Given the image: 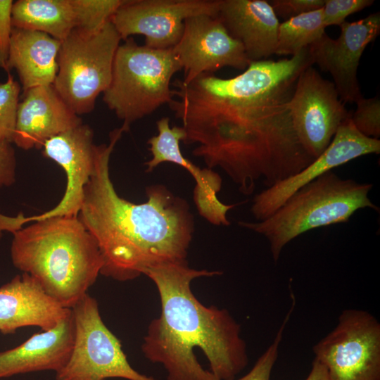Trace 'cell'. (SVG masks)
<instances>
[{
	"mask_svg": "<svg viewBox=\"0 0 380 380\" xmlns=\"http://www.w3.org/2000/svg\"><path fill=\"white\" fill-rule=\"evenodd\" d=\"M373 0H325L322 8L324 26H340L346 17L372 4Z\"/></svg>",
	"mask_w": 380,
	"mask_h": 380,
	"instance_id": "29",
	"label": "cell"
},
{
	"mask_svg": "<svg viewBox=\"0 0 380 380\" xmlns=\"http://www.w3.org/2000/svg\"><path fill=\"white\" fill-rule=\"evenodd\" d=\"M218 6L219 0H125L110 21L122 40L141 34L145 46L168 49L180 40L187 18L216 17Z\"/></svg>",
	"mask_w": 380,
	"mask_h": 380,
	"instance_id": "11",
	"label": "cell"
},
{
	"mask_svg": "<svg viewBox=\"0 0 380 380\" xmlns=\"http://www.w3.org/2000/svg\"><path fill=\"white\" fill-rule=\"evenodd\" d=\"M380 153V141L361 134L350 117L338 128L330 144L308 167L256 194L251 211L258 221L273 214L300 188L324 173L360 156Z\"/></svg>",
	"mask_w": 380,
	"mask_h": 380,
	"instance_id": "14",
	"label": "cell"
},
{
	"mask_svg": "<svg viewBox=\"0 0 380 380\" xmlns=\"http://www.w3.org/2000/svg\"><path fill=\"white\" fill-rule=\"evenodd\" d=\"M216 18L242 44L250 61L275 54L279 22L268 1L219 0Z\"/></svg>",
	"mask_w": 380,
	"mask_h": 380,
	"instance_id": "19",
	"label": "cell"
},
{
	"mask_svg": "<svg viewBox=\"0 0 380 380\" xmlns=\"http://www.w3.org/2000/svg\"><path fill=\"white\" fill-rule=\"evenodd\" d=\"M106 380H108V379H106Z\"/></svg>",
	"mask_w": 380,
	"mask_h": 380,
	"instance_id": "34",
	"label": "cell"
},
{
	"mask_svg": "<svg viewBox=\"0 0 380 380\" xmlns=\"http://www.w3.org/2000/svg\"><path fill=\"white\" fill-rule=\"evenodd\" d=\"M156 126L158 135L148 140L152 158L145 163L147 167L146 172H151L159 164L169 162L185 168L193 176L196 184L202 183L207 177V170L201 169L193 164L181 152L179 142L184 141L186 137L183 127L176 125L170 127L168 117L157 120Z\"/></svg>",
	"mask_w": 380,
	"mask_h": 380,
	"instance_id": "23",
	"label": "cell"
},
{
	"mask_svg": "<svg viewBox=\"0 0 380 380\" xmlns=\"http://www.w3.org/2000/svg\"><path fill=\"white\" fill-rule=\"evenodd\" d=\"M121 40L109 20L94 33L74 29L61 42L53 86L77 115L94 110L96 98L108 87Z\"/></svg>",
	"mask_w": 380,
	"mask_h": 380,
	"instance_id": "7",
	"label": "cell"
},
{
	"mask_svg": "<svg viewBox=\"0 0 380 380\" xmlns=\"http://www.w3.org/2000/svg\"><path fill=\"white\" fill-rule=\"evenodd\" d=\"M305 380H329L326 368L314 359L312 369Z\"/></svg>",
	"mask_w": 380,
	"mask_h": 380,
	"instance_id": "33",
	"label": "cell"
},
{
	"mask_svg": "<svg viewBox=\"0 0 380 380\" xmlns=\"http://www.w3.org/2000/svg\"><path fill=\"white\" fill-rule=\"evenodd\" d=\"M125 0H71L76 17V27L94 33L110 20Z\"/></svg>",
	"mask_w": 380,
	"mask_h": 380,
	"instance_id": "25",
	"label": "cell"
},
{
	"mask_svg": "<svg viewBox=\"0 0 380 380\" xmlns=\"http://www.w3.org/2000/svg\"><path fill=\"white\" fill-rule=\"evenodd\" d=\"M13 234V265L64 308H72L101 274L98 245L78 217L33 221Z\"/></svg>",
	"mask_w": 380,
	"mask_h": 380,
	"instance_id": "4",
	"label": "cell"
},
{
	"mask_svg": "<svg viewBox=\"0 0 380 380\" xmlns=\"http://www.w3.org/2000/svg\"><path fill=\"white\" fill-rule=\"evenodd\" d=\"M372 186L371 183L342 179L331 170L300 188L267 219L238 224L267 239L277 263L284 246L302 234L347 222L362 208L379 210L368 197Z\"/></svg>",
	"mask_w": 380,
	"mask_h": 380,
	"instance_id": "5",
	"label": "cell"
},
{
	"mask_svg": "<svg viewBox=\"0 0 380 380\" xmlns=\"http://www.w3.org/2000/svg\"><path fill=\"white\" fill-rule=\"evenodd\" d=\"M312 350L329 380H380V324L365 310H343Z\"/></svg>",
	"mask_w": 380,
	"mask_h": 380,
	"instance_id": "9",
	"label": "cell"
},
{
	"mask_svg": "<svg viewBox=\"0 0 380 380\" xmlns=\"http://www.w3.org/2000/svg\"><path fill=\"white\" fill-rule=\"evenodd\" d=\"M125 131L116 128L108 144L96 145L94 170L78 213L103 258L101 274L120 281L134 279L156 265L186 261L194 231L187 202L162 184L148 186L142 203L118 194L109 161Z\"/></svg>",
	"mask_w": 380,
	"mask_h": 380,
	"instance_id": "2",
	"label": "cell"
},
{
	"mask_svg": "<svg viewBox=\"0 0 380 380\" xmlns=\"http://www.w3.org/2000/svg\"><path fill=\"white\" fill-rule=\"evenodd\" d=\"M94 132L81 124L46 141L42 148L44 156L53 160L64 170L66 186L63 196L53 208L42 213L24 217H8V227L14 232L26 223L53 217H78L84 188L94 167L96 144Z\"/></svg>",
	"mask_w": 380,
	"mask_h": 380,
	"instance_id": "12",
	"label": "cell"
},
{
	"mask_svg": "<svg viewBox=\"0 0 380 380\" xmlns=\"http://www.w3.org/2000/svg\"><path fill=\"white\" fill-rule=\"evenodd\" d=\"M20 92V84L11 74L0 82V143L13 141Z\"/></svg>",
	"mask_w": 380,
	"mask_h": 380,
	"instance_id": "26",
	"label": "cell"
},
{
	"mask_svg": "<svg viewBox=\"0 0 380 380\" xmlns=\"http://www.w3.org/2000/svg\"><path fill=\"white\" fill-rule=\"evenodd\" d=\"M75 323L72 349L56 380H158L129 363L120 341L103 323L98 303L88 293L72 308Z\"/></svg>",
	"mask_w": 380,
	"mask_h": 380,
	"instance_id": "8",
	"label": "cell"
},
{
	"mask_svg": "<svg viewBox=\"0 0 380 380\" xmlns=\"http://www.w3.org/2000/svg\"><path fill=\"white\" fill-rule=\"evenodd\" d=\"M325 27L322 8L284 20L279 25L275 54L296 55L320 38Z\"/></svg>",
	"mask_w": 380,
	"mask_h": 380,
	"instance_id": "24",
	"label": "cell"
},
{
	"mask_svg": "<svg viewBox=\"0 0 380 380\" xmlns=\"http://www.w3.org/2000/svg\"><path fill=\"white\" fill-rule=\"evenodd\" d=\"M168 104L186 132V144L208 168L220 167L244 195L257 181L267 188L298 174L314 160L294 131L287 102L293 90L252 99L214 95L176 79Z\"/></svg>",
	"mask_w": 380,
	"mask_h": 380,
	"instance_id": "1",
	"label": "cell"
},
{
	"mask_svg": "<svg viewBox=\"0 0 380 380\" xmlns=\"http://www.w3.org/2000/svg\"><path fill=\"white\" fill-rule=\"evenodd\" d=\"M16 156L11 143H0V189L10 186L16 179Z\"/></svg>",
	"mask_w": 380,
	"mask_h": 380,
	"instance_id": "32",
	"label": "cell"
},
{
	"mask_svg": "<svg viewBox=\"0 0 380 380\" xmlns=\"http://www.w3.org/2000/svg\"><path fill=\"white\" fill-rule=\"evenodd\" d=\"M357 108L350 120L355 128L363 135L379 139L380 137V99L362 97L356 102Z\"/></svg>",
	"mask_w": 380,
	"mask_h": 380,
	"instance_id": "27",
	"label": "cell"
},
{
	"mask_svg": "<svg viewBox=\"0 0 380 380\" xmlns=\"http://www.w3.org/2000/svg\"><path fill=\"white\" fill-rule=\"evenodd\" d=\"M27 273L0 286V331L14 333L23 327L49 330L70 314Z\"/></svg>",
	"mask_w": 380,
	"mask_h": 380,
	"instance_id": "18",
	"label": "cell"
},
{
	"mask_svg": "<svg viewBox=\"0 0 380 380\" xmlns=\"http://www.w3.org/2000/svg\"><path fill=\"white\" fill-rule=\"evenodd\" d=\"M11 0H0V68L8 72L7 62L13 28Z\"/></svg>",
	"mask_w": 380,
	"mask_h": 380,
	"instance_id": "31",
	"label": "cell"
},
{
	"mask_svg": "<svg viewBox=\"0 0 380 380\" xmlns=\"http://www.w3.org/2000/svg\"><path fill=\"white\" fill-rule=\"evenodd\" d=\"M124 41L115 53L103 101L127 132L133 122L172 101L171 80L182 68L172 48L141 46L132 37Z\"/></svg>",
	"mask_w": 380,
	"mask_h": 380,
	"instance_id": "6",
	"label": "cell"
},
{
	"mask_svg": "<svg viewBox=\"0 0 380 380\" xmlns=\"http://www.w3.org/2000/svg\"><path fill=\"white\" fill-rule=\"evenodd\" d=\"M14 27L46 33L61 42L76 27L71 0H18L13 4Z\"/></svg>",
	"mask_w": 380,
	"mask_h": 380,
	"instance_id": "22",
	"label": "cell"
},
{
	"mask_svg": "<svg viewBox=\"0 0 380 380\" xmlns=\"http://www.w3.org/2000/svg\"><path fill=\"white\" fill-rule=\"evenodd\" d=\"M341 34L331 39L326 33L308 46L313 63L329 72L338 96L344 102H356L362 96L357 78L360 58L367 45L380 32V14L341 25Z\"/></svg>",
	"mask_w": 380,
	"mask_h": 380,
	"instance_id": "15",
	"label": "cell"
},
{
	"mask_svg": "<svg viewBox=\"0 0 380 380\" xmlns=\"http://www.w3.org/2000/svg\"><path fill=\"white\" fill-rule=\"evenodd\" d=\"M60 46L46 33L13 27L7 67L15 69L23 91L53 84Z\"/></svg>",
	"mask_w": 380,
	"mask_h": 380,
	"instance_id": "21",
	"label": "cell"
},
{
	"mask_svg": "<svg viewBox=\"0 0 380 380\" xmlns=\"http://www.w3.org/2000/svg\"><path fill=\"white\" fill-rule=\"evenodd\" d=\"M172 49L184 70L185 84L224 67L245 70L251 62L242 44L219 19L208 15L187 18L182 36Z\"/></svg>",
	"mask_w": 380,
	"mask_h": 380,
	"instance_id": "13",
	"label": "cell"
},
{
	"mask_svg": "<svg viewBox=\"0 0 380 380\" xmlns=\"http://www.w3.org/2000/svg\"><path fill=\"white\" fill-rule=\"evenodd\" d=\"M287 108L299 141L314 158L324 151L338 127L351 115L334 83L312 66L299 75Z\"/></svg>",
	"mask_w": 380,
	"mask_h": 380,
	"instance_id": "10",
	"label": "cell"
},
{
	"mask_svg": "<svg viewBox=\"0 0 380 380\" xmlns=\"http://www.w3.org/2000/svg\"><path fill=\"white\" fill-rule=\"evenodd\" d=\"M292 300L291 308L286 314L272 344L258 359L253 368L237 380H270L272 370L277 360L279 346L282 340L284 330L295 305V298H293Z\"/></svg>",
	"mask_w": 380,
	"mask_h": 380,
	"instance_id": "28",
	"label": "cell"
},
{
	"mask_svg": "<svg viewBox=\"0 0 380 380\" xmlns=\"http://www.w3.org/2000/svg\"><path fill=\"white\" fill-rule=\"evenodd\" d=\"M312 64L307 47L290 58L251 61L241 74L232 78L205 73L192 82L218 96L252 99L293 89L299 75Z\"/></svg>",
	"mask_w": 380,
	"mask_h": 380,
	"instance_id": "16",
	"label": "cell"
},
{
	"mask_svg": "<svg viewBox=\"0 0 380 380\" xmlns=\"http://www.w3.org/2000/svg\"><path fill=\"white\" fill-rule=\"evenodd\" d=\"M74 336L71 311L53 328L42 330L18 346L0 352V378L44 370L58 372L69 359Z\"/></svg>",
	"mask_w": 380,
	"mask_h": 380,
	"instance_id": "20",
	"label": "cell"
},
{
	"mask_svg": "<svg viewBox=\"0 0 380 380\" xmlns=\"http://www.w3.org/2000/svg\"><path fill=\"white\" fill-rule=\"evenodd\" d=\"M221 274L191 268L187 261L144 272L156 284L161 311L149 324L141 350L163 365L167 380H234L248 365L240 324L227 310L203 305L191 289L196 278Z\"/></svg>",
	"mask_w": 380,
	"mask_h": 380,
	"instance_id": "3",
	"label": "cell"
},
{
	"mask_svg": "<svg viewBox=\"0 0 380 380\" xmlns=\"http://www.w3.org/2000/svg\"><path fill=\"white\" fill-rule=\"evenodd\" d=\"M81 124L53 84L34 87L23 91L19 102L13 143L26 151L42 149L51 138Z\"/></svg>",
	"mask_w": 380,
	"mask_h": 380,
	"instance_id": "17",
	"label": "cell"
},
{
	"mask_svg": "<svg viewBox=\"0 0 380 380\" xmlns=\"http://www.w3.org/2000/svg\"><path fill=\"white\" fill-rule=\"evenodd\" d=\"M277 17L285 20L323 7L325 0H271L268 1Z\"/></svg>",
	"mask_w": 380,
	"mask_h": 380,
	"instance_id": "30",
	"label": "cell"
}]
</instances>
